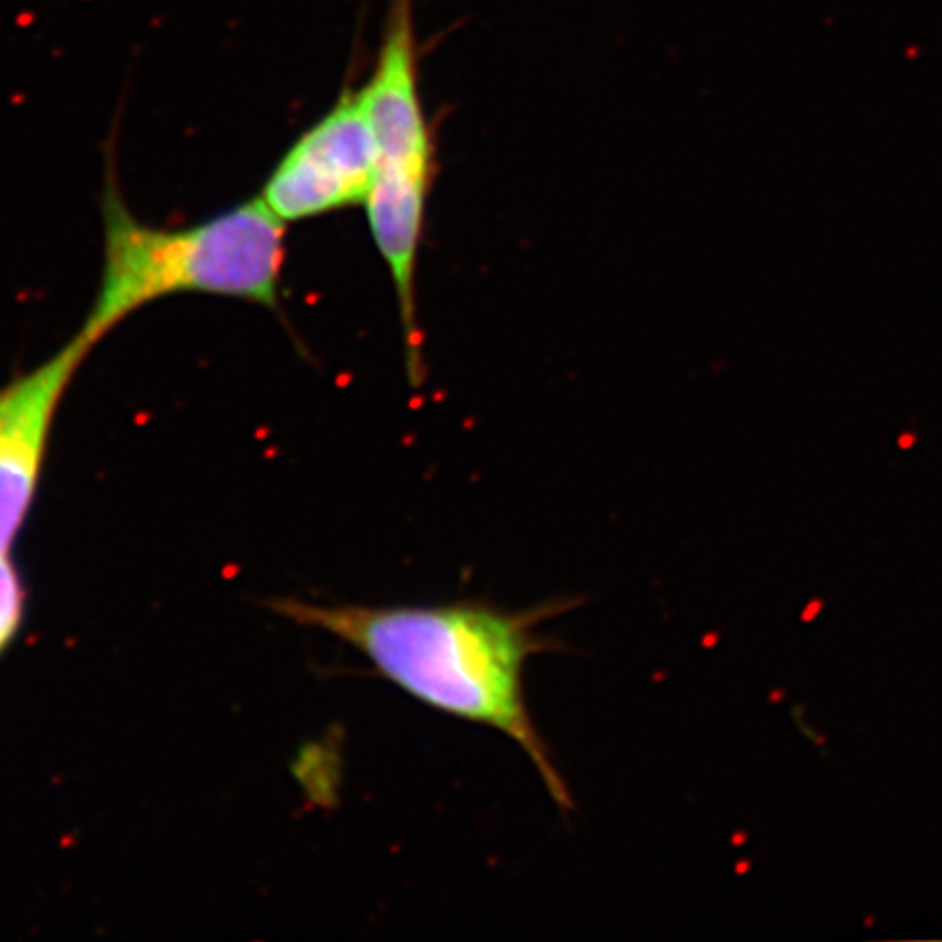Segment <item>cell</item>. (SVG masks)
Wrapping results in <instances>:
<instances>
[{
  "label": "cell",
  "instance_id": "cell-1",
  "mask_svg": "<svg viewBox=\"0 0 942 942\" xmlns=\"http://www.w3.org/2000/svg\"><path fill=\"white\" fill-rule=\"evenodd\" d=\"M578 600L508 611L480 600L450 605H319L277 600L295 624L319 629L358 651L382 679L439 713L489 726L530 759L563 814L574 796L526 701L528 662L552 648L541 627Z\"/></svg>",
  "mask_w": 942,
  "mask_h": 942
},
{
  "label": "cell",
  "instance_id": "cell-2",
  "mask_svg": "<svg viewBox=\"0 0 942 942\" xmlns=\"http://www.w3.org/2000/svg\"><path fill=\"white\" fill-rule=\"evenodd\" d=\"M284 264L286 223L260 197L197 226L156 228L107 186L101 279L77 334L96 347L138 310L180 295L277 308Z\"/></svg>",
  "mask_w": 942,
  "mask_h": 942
},
{
  "label": "cell",
  "instance_id": "cell-3",
  "mask_svg": "<svg viewBox=\"0 0 942 942\" xmlns=\"http://www.w3.org/2000/svg\"><path fill=\"white\" fill-rule=\"evenodd\" d=\"M374 136V177L365 199L369 232L398 299L411 380L424 376L417 317V262L428 197L437 175V140L417 70L411 0H395L371 79L360 90Z\"/></svg>",
  "mask_w": 942,
  "mask_h": 942
},
{
  "label": "cell",
  "instance_id": "cell-4",
  "mask_svg": "<svg viewBox=\"0 0 942 942\" xmlns=\"http://www.w3.org/2000/svg\"><path fill=\"white\" fill-rule=\"evenodd\" d=\"M374 136L360 90H345L282 156L257 195L286 226L365 206Z\"/></svg>",
  "mask_w": 942,
  "mask_h": 942
},
{
  "label": "cell",
  "instance_id": "cell-5",
  "mask_svg": "<svg viewBox=\"0 0 942 942\" xmlns=\"http://www.w3.org/2000/svg\"><path fill=\"white\" fill-rule=\"evenodd\" d=\"M81 334L37 367L0 384V556L33 508L61 402L92 354Z\"/></svg>",
  "mask_w": 942,
  "mask_h": 942
},
{
  "label": "cell",
  "instance_id": "cell-6",
  "mask_svg": "<svg viewBox=\"0 0 942 942\" xmlns=\"http://www.w3.org/2000/svg\"><path fill=\"white\" fill-rule=\"evenodd\" d=\"M26 611V589L11 554L0 556V657L15 642Z\"/></svg>",
  "mask_w": 942,
  "mask_h": 942
}]
</instances>
